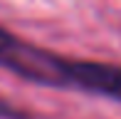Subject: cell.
<instances>
[{"label": "cell", "instance_id": "obj_1", "mask_svg": "<svg viewBox=\"0 0 121 119\" xmlns=\"http://www.w3.org/2000/svg\"><path fill=\"white\" fill-rule=\"evenodd\" d=\"M0 67L40 87L84 92L121 102V64L67 60L0 27Z\"/></svg>", "mask_w": 121, "mask_h": 119}, {"label": "cell", "instance_id": "obj_2", "mask_svg": "<svg viewBox=\"0 0 121 119\" xmlns=\"http://www.w3.org/2000/svg\"><path fill=\"white\" fill-rule=\"evenodd\" d=\"M0 119H30V114H25L22 109H17L15 104H10L0 97Z\"/></svg>", "mask_w": 121, "mask_h": 119}]
</instances>
